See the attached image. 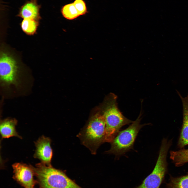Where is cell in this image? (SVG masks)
<instances>
[{"label": "cell", "instance_id": "cell-12", "mask_svg": "<svg viewBox=\"0 0 188 188\" xmlns=\"http://www.w3.org/2000/svg\"><path fill=\"white\" fill-rule=\"evenodd\" d=\"M170 158L176 166H182L188 162V149L171 151Z\"/></svg>", "mask_w": 188, "mask_h": 188}, {"label": "cell", "instance_id": "cell-2", "mask_svg": "<svg viewBox=\"0 0 188 188\" xmlns=\"http://www.w3.org/2000/svg\"><path fill=\"white\" fill-rule=\"evenodd\" d=\"M105 123L102 113L93 115L80 134L83 144L95 154L100 145L105 142Z\"/></svg>", "mask_w": 188, "mask_h": 188}, {"label": "cell", "instance_id": "cell-10", "mask_svg": "<svg viewBox=\"0 0 188 188\" xmlns=\"http://www.w3.org/2000/svg\"><path fill=\"white\" fill-rule=\"evenodd\" d=\"M40 6L36 0H31L21 7L18 15L24 19H30L38 21L40 18Z\"/></svg>", "mask_w": 188, "mask_h": 188}, {"label": "cell", "instance_id": "cell-3", "mask_svg": "<svg viewBox=\"0 0 188 188\" xmlns=\"http://www.w3.org/2000/svg\"><path fill=\"white\" fill-rule=\"evenodd\" d=\"M117 96L111 93L107 97L103 106L102 113L104 117L107 134L110 136L116 135L121 128L133 121L125 116L119 109Z\"/></svg>", "mask_w": 188, "mask_h": 188}, {"label": "cell", "instance_id": "cell-15", "mask_svg": "<svg viewBox=\"0 0 188 188\" xmlns=\"http://www.w3.org/2000/svg\"><path fill=\"white\" fill-rule=\"evenodd\" d=\"M168 188H188V175L178 178H171L167 184Z\"/></svg>", "mask_w": 188, "mask_h": 188}, {"label": "cell", "instance_id": "cell-8", "mask_svg": "<svg viewBox=\"0 0 188 188\" xmlns=\"http://www.w3.org/2000/svg\"><path fill=\"white\" fill-rule=\"evenodd\" d=\"M50 139L44 136L39 138L35 142L36 150L34 157L39 159L41 163L51 165L52 151L51 146Z\"/></svg>", "mask_w": 188, "mask_h": 188}, {"label": "cell", "instance_id": "cell-4", "mask_svg": "<svg viewBox=\"0 0 188 188\" xmlns=\"http://www.w3.org/2000/svg\"><path fill=\"white\" fill-rule=\"evenodd\" d=\"M142 110L136 119L127 128L119 131L110 143L111 148L106 153L119 156L129 151L133 147L134 142L140 129L148 124H141Z\"/></svg>", "mask_w": 188, "mask_h": 188}, {"label": "cell", "instance_id": "cell-16", "mask_svg": "<svg viewBox=\"0 0 188 188\" xmlns=\"http://www.w3.org/2000/svg\"><path fill=\"white\" fill-rule=\"evenodd\" d=\"M73 3L80 16L85 15L88 12L86 3L84 0H75Z\"/></svg>", "mask_w": 188, "mask_h": 188}, {"label": "cell", "instance_id": "cell-1", "mask_svg": "<svg viewBox=\"0 0 188 188\" xmlns=\"http://www.w3.org/2000/svg\"><path fill=\"white\" fill-rule=\"evenodd\" d=\"M33 166L37 184L41 188H82L63 172L42 163Z\"/></svg>", "mask_w": 188, "mask_h": 188}, {"label": "cell", "instance_id": "cell-5", "mask_svg": "<svg viewBox=\"0 0 188 188\" xmlns=\"http://www.w3.org/2000/svg\"><path fill=\"white\" fill-rule=\"evenodd\" d=\"M170 145V142L166 139L162 140L158 158L153 170L140 185L135 188H159L166 170V156Z\"/></svg>", "mask_w": 188, "mask_h": 188}, {"label": "cell", "instance_id": "cell-6", "mask_svg": "<svg viewBox=\"0 0 188 188\" xmlns=\"http://www.w3.org/2000/svg\"><path fill=\"white\" fill-rule=\"evenodd\" d=\"M13 178L24 188H34L37 181L34 178L35 173L33 166L21 163L12 165Z\"/></svg>", "mask_w": 188, "mask_h": 188}, {"label": "cell", "instance_id": "cell-9", "mask_svg": "<svg viewBox=\"0 0 188 188\" xmlns=\"http://www.w3.org/2000/svg\"><path fill=\"white\" fill-rule=\"evenodd\" d=\"M177 92L180 97L182 104L183 111V124L178 145L181 148L188 145V94L183 97L179 92Z\"/></svg>", "mask_w": 188, "mask_h": 188}, {"label": "cell", "instance_id": "cell-13", "mask_svg": "<svg viewBox=\"0 0 188 188\" xmlns=\"http://www.w3.org/2000/svg\"><path fill=\"white\" fill-rule=\"evenodd\" d=\"M39 25L38 21L30 19H24L21 24L24 32L28 35H33L36 31Z\"/></svg>", "mask_w": 188, "mask_h": 188}, {"label": "cell", "instance_id": "cell-14", "mask_svg": "<svg viewBox=\"0 0 188 188\" xmlns=\"http://www.w3.org/2000/svg\"><path fill=\"white\" fill-rule=\"evenodd\" d=\"M61 12L63 16L68 20H73L80 16L73 2L63 6Z\"/></svg>", "mask_w": 188, "mask_h": 188}, {"label": "cell", "instance_id": "cell-7", "mask_svg": "<svg viewBox=\"0 0 188 188\" xmlns=\"http://www.w3.org/2000/svg\"><path fill=\"white\" fill-rule=\"evenodd\" d=\"M0 77L2 81L7 84L16 81L18 67L15 60L6 52H3L0 58Z\"/></svg>", "mask_w": 188, "mask_h": 188}, {"label": "cell", "instance_id": "cell-11", "mask_svg": "<svg viewBox=\"0 0 188 188\" xmlns=\"http://www.w3.org/2000/svg\"><path fill=\"white\" fill-rule=\"evenodd\" d=\"M17 121L15 120L7 119L2 121L0 124V133L2 138H8L16 137L21 139L16 131L15 126Z\"/></svg>", "mask_w": 188, "mask_h": 188}]
</instances>
